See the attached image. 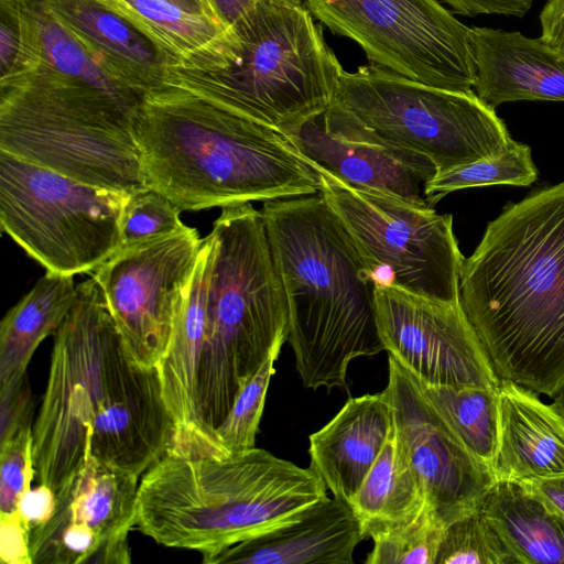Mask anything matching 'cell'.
<instances>
[{"mask_svg": "<svg viewBox=\"0 0 564 564\" xmlns=\"http://www.w3.org/2000/svg\"><path fill=\"white\" fill-rule=\"evenodd\" d=\"M180 213L167 197L149 186L129 194L120 219V249L186 229Z\"/></svg>", "mask_w": 564, "mask_h": 564, "instance_id": "obj_33", "label": "cell"}, {"mask_svg": "<svg viewBox=\"0 0 564 564\" xmlns=\"http://www.w3.org/2000/svg\"><path fill=\"white\" fill-rule=\"evenodd\" d=\"M459 300L499 379L552 398L564 382V182L488 224Z\"/></svg>", "mask_w": 564, "mask_h": 564, "instance_id": "obj_2", "label": "cell"}, {"mask_svg": "<svg viewBox=\"0 0 564 564\" xmlns=\"http://www.w3.org/2000/svg\"><path fill=\"white\" fill-rule=\"evenodd\" d=\"M553 402L551 406L564 421V382L552 395Z\"/></svg>", "mask_w": 564, "mask_h": 564, "instance_id": "obj_43", "label": "cell"}, {"mask_svg": "<svg viewBox=\"0 0 564 564\" xmlns=\"http://www.w3.org/2000/svg\"><path fill=\"white\" fill-rule=\"evenodd\" d=\"M209 234L214 256L197 371L199 458H217L215 430L274 346L289 336L286 295L261 210L251 203L225 206Z\"/></svg>", "mask_w": 564, "mask_h": 564, "instance_id": "obj_7", "label": "cell"}, {"mask_svg": "<svg viewBox=\"0 0 564 564\" xmlns=\"http://www.w3.org/2000/svg\"><path fill=\"white\" fill-rule=\"evenodd\" d=\"M284 341H279L258 371L237 395L231 410L215 430L217 458L241 454L254 447L274 362Z\"/></svg>", "mask_w": 564, "mask_h": 564, "instance_id": "obj_31", "label": "cell"}, {"mask_svg": "<svg viewBox=\"0 0 564 564\" xmlns=\"http://www.w3.org/2000/svg\"><path fill=\"white\" fill-rule=\"evenodd\" d=\"M393 425L384 392L349 399L310 435L311 467L333 496L349 503L378 458Z\"/></svg>", "mask_w": 564, "mask_h": 564, "instance_id": "obj_21", "label": "cell"}, {"mask_svg": "<svg viewBox=\"0 0 564 564\" xmlns=\"http://www.w3.org/2000/svg\"><path fill=\"white\" fill-rule=\"evenodd\" d=\"M435 564H516L479 506L445 525Z\"/></svg>", "mask_w": 564, "mask_h": 564, "instance_id": "obj_32", "label": "cell"}, {"mask_svg": "<svg viewBox=\"0 0 564 564\" xmlns=\"http://www.w3.org/2000/svg\"><path fill=\"white\" fill-rule=\"evenodd\" d=\"M169 1L177 4L178 7H181L182 9H184L186 11H189V12L196 13V14H200V15H205V17L212 19L208 11L206 10L205 6L203 4V2L200 0H169Z\"/></svg>", "mask_w": 564, "mask_h": 564, "instance_id": "obj_42", "label": "cell"}, {"mask_svg": "<svg viewBox=\"0 0 564 564\" xmlns=\"http://www.w3.org/2000/svg\"><path fill=\"white\" fill-rule=\"evenodd\" d=\"M416 382L471 454L492 470L499 441L498 389Z\"/></svg>", "mask_w": 564, "mask_h": 564, "instance_id": "obj_28", "label": "cell"}, {"mask_svg": "<svg viewBox=\"0 0 564 564\" xmlns=\"http://www.w3.org/2000/svg\"><path fill=\"white\" fill-rule=\"evenodd\" d=\"M496 479L524 482L564 476V421L538 393L500 380Z\"/></svg>", "mask_w": 564, "mask_h": 564, "instance_id": "obj_22", "label": "cell"}, {"mask_svg": "<svg viewBox=\"0 0 564 564\" xmlns=\"http://www.w3.org/2000/svg\"><path fill=\"white\" fill-rule=\"evenodd\" d=\"M350 505L328 496L272 531L203 555L205 564H352L366 538Z\"/></svg>", "mask_w": 564, "mask_h": 564, "instance_id": "obj_18", "label": "cell"}, {"mask_svg": "<svg viewBox=\"0 0 564 564\" xmlns=\"http://www.w3.org/2000/svg\"><path fill=\"white\" fill-rule=\"evenodd\" d=\"M172 429L158 369L133 364L99 284L83 281L54 334L32 429L37 484L56 494L89 458L140 477L165 455Z\"/></svg>", "mask_w": 564, "mask_h": 564, "instance_id": "obj_1", "label": "cell"}, {"mask_svg": "<svg viewBox=\"0 0 564 564\" xmlns=\"http://www.w3.org/2000/svg\"><path fill=\"white\" fill-rule=\"evenodd\" d=\"M261 214L302 382L346 388L352 359L384 350L369 270L319 193L264 202Z\"/></svg>", "mask_w": 564, "mask_h": 564, "instance_id": "obj_4", "label": "cell"}, {"mask_svg": "<svg viewBox=\"0 0 564 564\" xmlns=\"http://www.w3.org/2000/svg\"><path fill=\"white\" fill-rule=\"evenodd\" d=\"M139 477L89 458L30 534L31 564L130 563Z\"/></svg>", "mask_w": 564, "mask_h": 564, "instance_id": "obj_15", "label": "cell"}, {"mask_svg": "<svg viewBox=\"0 0 564 564\" xmlns=\"http://www.w3.org/2000/svg\"><path fill=\"white\" fill-rule=\"evenodd\" d=\"M335 101L382 141L427 158L436 173L497 155L512 140L474 90L432 87L375 65L344 70Z\"/></svg>", "mask_w": 564, "mask_h": 564, "instance_id": "obj_9", "label": "cell"}, {"mask_svg": "<svg viewBox=\"0 0 564 564\" xmlns=\"http://www.w3.org/2000/svg\"><path fill=\"white\" fill-rule=\"evenodd\" d=\"M542 42L564 58V0H547L540 12Z\"/></svg>", "mask_w": 564, "mask_h": 564, "instance_id": "obj_39", "label": "cell"}, {"mask_svg": "<svg viewBox=\"0 0 564 564\" xmlns=\"http://www.w3.org/2000/svg\"><path fill=\"white\" fill-rule=\"evenodd\" d=\"M74 275L47 272L10 308L0 324V390L26 377L35 349L54 335L76 297Z\"/></svg>", "mask_w": 564, "mask_h": 564, "instance_id": "obj_25", "label": "cell"}, {"mask_svg": "<svg viewBox=\"0 0 564 564\" xmlns=\"http://www.w3.org/2000/svg\"><path fill=\"white\" fill-rule=\"evenodd\" d=\"M445 525L426 500L412 517L368 531L373 547L366 563L435 564Z\"/></svg>", "mask_w": 564, "mask_h": 564, "instance_id": "obj_30", "label": "cell"}, {"mask_svg": "<svg viewBox=\"0 0 564 564\" xmlns=\"http://www.w3.org/2000/svg\"><path fill=\"white\" fill-rule=\"evenodd\" d=\"M476 95L496 108L519 100L564 101V58L540 37L473 26Z\"/></svg>", "mask_w": 564, "mask_h": 564, "instance_id": "obj_20", "label": "cell"}, {"mask_svg": "<svg viewBox=\"0 0 564 564\" xmlns=\"http://www.w3.org/2000/svg\"><path fill=\"white\" fill-rule=\"evenodd\" d=\"M343 73L305 7L260 0L217 47L171 66L166 84L286 135L329 108Z\"/></svg>", "mask_w": 564, "mask_h": 564, "instance_id": "obj_6", "label": "cell"}, {"mask_svg": "<svg viewBox=\"0 0 564 564\" xmlns=\"http://www.w3.org/2000/svg\"><path fill=\"white\" fill-rule=\"evenodd\" d=\"M528 484L564 514V476Z\"/></svg>", "mask_w": 564, "mask_h": 564, "instance_id": "obj_41", "label": "cell"}, {"mask_svg": "<svg viewBox=\"0 0 564 564\" xmlns=\"http://www.w3.org/2000/svg\"><path fill=\"white\" fill-rule=\"evenodd\" d=\"M210 18L227 29L248 14L260 0H200Z\"/></svg>", "mask_w": 564, "mask_h": 564, "instance_id": "obj_40", "label": "cell"}, {"mask_svg": "<svg viewBox=\"0 0 564 564\" xmlns=\"http://www.w3.org/2000/svg\"><path fill=\"white\" fill-rule=\"evenodd\" d=\"M180 64L217 47L229 34L220 23L169 0H104Z\"/></svg>", "mask_w": 564, "mask_h": 564, "instance_id": "obj_27", "label": "cell"}, {"mask_svg": "<svg viewBox=\"0 0 564 564\" xmlns=\"http://www.w3.org/2000/svg\"><path fill=\"white\" fill-rule=\"evenodd\" d=\"M479 508L516 564H564V514L528 482L496 479Z\"/></svg>", "mask_w": 564, "mask_h": 564, "instance_id": "obj_23", "label": "cell"}, {"mask_svg": "<svg viewBox=\"0 0 564 564\" xmlns=\"http://www.w3.org/2000/svg\"><path fill=\"white\" fill-rule=\"evenodd\" d=\"M32 408L26 377L0 390V445L10 441L21 429L31 425Z\"/></svg>", "mask_w": 564, "mask_h": 564, "instance_id": "obj_35", "label": "cell"}, {"mask_svg": "<svg viewBox=\"0 0 564 564\" xmlns=\"http://www.w3.org/2000/svg\"><path fill=\"white\" fill-rule=\"evenodd\" d=\"M267 1L305 7V0H267Z\"/></svg>", "mask_w": 564, "mask_h": 564, "instance_id": "obj_44", "label": "cell"}, {"mask_svg": "<svg viewBox=\"0 0 564 564\" xmlns=\"http://www.w3.org/2000/svg\"><path fill=\"white\" fill-rule=\"evenodd\" d=\"M34 477L33 430L28 425L0 445V527L22 525L19 507Z\"/></svg>", "mask_w": 564, "mask_h": 564, "instance_id": "obj_34", "label": "cell"}, {"mask_svg": "<svg viewBox=\"0 0 564 564\" xmlns=\"http://www.w3.org/2000/svg\"><path fill=\"white\" fill-rule=\"evenodd\" d=\"M319 194L360 253L375 284L441 302H458L465 258L452 215L350 187L316 170Z\"/></svg>", "mask_w": 564, "mask_h": 564, "instance_id": "obj_11", "label": "cell"}, {"mask_svg": "<svg viewBox=\"0 0 564 564\" xmlns=\"http://www.w3.org/2000/svg\"><path fill=\"white\" fill-rule=\"evenodd\" d=\"M305 8L370 65L432 87L474 88L471 28L440 0H305Z\"/></svg>", "mask_w": 564, "mask_h": 564, "instance_id": "obj_12", "label": "cell"}, {"mask_svg": "<svg viewBox=\"0 0 564 564\" xmlns=\"http://www.w3.org/2000/svg\"><path fill=\"white\" fill-rule=\"evenodd\" d=\"M42 2L110 76L142 94L166 84L174 59L104 0Z\"/></svg>", "mask_w": 564, "mask_h": 564, "instance_id": "obj_19", "label": "cell"}, {"mask_svg": "<svg viewBox=\"0 0 564 564\" xmlns=\"http://www.w3.org/2000/svg\"><path fill=\"white\" fill-rule=\"evenodd\" d=\"M141 101L43 68L0 79V151L89 185L134 193L148 187L134 138Z\"/></svg>", "mask_w": 564, "mask_h": 564, "instance_id": "obj_8", "label": "cell"}, {"mask_svg": "<svg viewBox=\"0 0 564 564\" xmlns=\"http://www.w3.org/2000/svg\"><path fill=\"white\" fill-rule=\"evenodd\" d=\"M134 138L147 186L181 212L319 193L286 135L177 85L145 93Z\"/></svg>", "mask_w": 564, "mask_h": 564, "instance_id": "obj_3", "label": "cell"}, {"mask_svg": "<svg viewBox=\"0 0 564 564\" xmlns=\"http://www.w3.org/2000/svg\"><path fill=\"white\" fill-rule=\"evenodd\" d=\"M426 502L421 480L398 438L394 423L378 458L349 505L369 530L408 519Z\"/></svg>", "mask_w": 564, "mask_h": 564, "instance_id": "obj_26", "label": "cell"}, {"mask_svg": "<svg viewBox=\"0 0 564 564\" xmlns=\"http://www.w3.org/2000/svg\"><path fill=\"white\" fill-rule=\"evenodd\" d=\"M326 489L311 466L261 448L226 458L165 454L141 478L134 528L164 546L208 555L297 519Z\"/></svg>", "mask_w": 564, "mask_h": 564, "instance_id": "obj_5", "label": "cell"}, {"mask_svg": "<svg viewBox=\"0 0 564 564\" xmlns=\"http://www.w3.org/2000/svg\"><path fill=\"white\" fill-rule=\"evenodd\" d=\"M383 392L398 438L436 514L447 524L476 509L496 480L492 470L471 454L391 356Z\"/></svg>", "mask_w": 564, "mask_h": 564, "instance_id": "obj_16", "label": "cell"}, {"mask_svg": "<svg viewBox=\"0 0 564 564\" xmlns=\"http://www.w3.org/2000/svg\"><path fill=\"white\" fill-rule=\"evenodd\" d=\"M202 242L187 227L119 249L93 272L129 358L142 369L156 368L167 351Z\"/></svg>", "mask_w": 564, "mask_h": 564, "instance_id": "obj_13", "label": "cell"}, {"mask_svg": "<svg viewBox=\"0 0 564 564\" xmlns=\"http://www.w3.org/2000/svg\"><path fill=\"white\" fill-rule=\"evenodd\" d=\"M536 177L531 148L512 139L497 155L436 173L425 185V198L433 207L445 195L458 189L495 184L528 186Z\"/></svg>", "mask_w": 564, "mask_h": 564, "instance_id": "obj_29", "label": "cell"}, {"mask_svg": "<svg viewBox=\"0 0 564 564\" xmlns=\"http://www.w3.org/2000/svg\"><path fill=\"white\" fill-rule=\"evenodd\" d=\"M375 302L384 350L419 382L499 388L460 301L441 302L376 284Z\"/></svg>", "mask_w": 564, "mask_h": 564, "instance_id": "obj_14", "label": "cell"}, {"mask_svg": "<svg viewBox=\"0 0 564 564\" xmlns=\"http://www.w3.org/2000/svg\"><path fill=\"white\" fill-rule=\"evenodd\" d=\"M455 14L476 17L478 14H500L524 17L532 7V0H440Z\"/></svg>", "mask_w": 564, "mask_h": 564, "instance_id": "obj_38", "label": "cell"}, {"mask_svg": "<svg viewBox=\"0 0 564 564\" xmlns=\"http://www.w3.org/2000/svg\"><path fill=\"white\" fill-rule=\"evenodd\" d=\"M22 41L18 0H0V79L11 75Z\"/></svg>", "mask_w": 564, "mask_h": 564, "instance_id": "obj_36", "label": "cell"}, {"mask_svg": "<svg viewBox=\"0 0 564 564\" xmlns=\"http://www.w3.org/2000/svg\"><path fill=\"white\" fill-rule=\"evenodd\" d=\"M128 195L0 151L1 229L47 272H94L116 253Z\"/></svg>", "mask_w": 564, "mask_h": 564, "instance_id": "obj_10", "label": "cell"}, {"mask_svg": "<svg viewBox=\"0 0 564 564\" xmlns=\"http://www.w3.org/2000/svg\"><path fill=\"white\" fill-rule=\"evenodd\" d=\"M18 3L22 41L15 67L8 77L43 68L126 99H143L145 94L110 76L42 0H18Z\"/></svg>", "mask_w": 564, "mask_h": 564, "instance_id": "obj_24", "label": "cell"}, {"mask_svg": "<svg viewBox=\"0 0 564 564\" xmlns=\"http://www.w3.org/2000/svg\"><path fill=\"white\" fill-rule=\"evenodd\" d=\"M286 137L315 170L350 187L431 207L425 185L436 174L434 164L382 141L335 100L324 113Z\"/></svg>", "mask_w": 564, "mask_h": 564, "instance_id": "obj_17", "label": "cell"}, {"mask_svg": "<svg viewBox=\"0 0 564 564\" xmlns=\"http://www.w3.org/2000/svg\"><path fill=\"white\" fill-rule=\"evenodd\" d=\"M55 506L56 494L45 485L25 492L20 502L19 517L29 534L52 517Z\"/></svg>", "mask_w": 564, "mask_h": 564, "instance_id": "obj_37", "label": "cell"}]
</instances>
